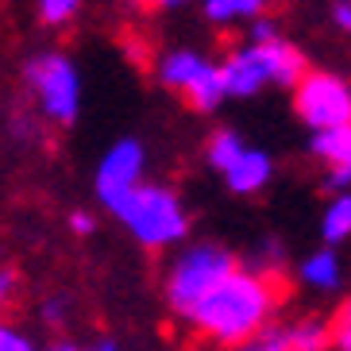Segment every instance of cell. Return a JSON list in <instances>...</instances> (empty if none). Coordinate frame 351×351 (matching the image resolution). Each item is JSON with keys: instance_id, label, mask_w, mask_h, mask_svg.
<instances>
[{"instance_id": "29", "label": "cell", "mask_w": 351, "mask_h": 351, "mask_svg": "<svg viewBox=\"0 0 351 351\" xmlns=\"http://www.w3.org/2000/svg\"><path fill=\"white\" fill-rule=\"evenodd\" d=\"M286 351H298V348H286Z\"/></svg>"}, {"instance_id": "22", "label": "cell", "mask_w": 351, "mask_h": 351, "mask_svg": "<svg viewBox=\"0 0 351 351\" xmlns=\"http://www.w3.org/2000/svg\"><path fill=\"white\" fill-rule=\"evenodd\" d=\"M274 35H278V27H274V20H263V12H258V16H251V43L274 39Z\"/></svg>"}, {"instance_id": "13", "label": "cell", "mask_w": 351, "mask_h": 351, "mask_svg": "<svg viewBox=\"0 0 351 351\" xmlns=\"http://www.w3.org/2000/svg\"><path fill=\"white\" fill-rule=\"evenodd\" d=\"M320 239L328 247H340L343 239H351V193L348 189H340L328 201V208L320 213Z\"/></svg>"}, {"instance_id": "5", "label": "cell", "mask_w": 351, "mask_h": 351, "mask_svg": "<svg viewBox=\"0 0 351 351\" xmlns=\"http://www.w3.org/2000/svg\"><path fill=\"white\" fill-rule=\"evenodd\" d=\"M293 104H298L301 124L309 132H324V128H340L351 120V85L336 73L305 70L293 82Z\"/></svg>"}, {"instance_id": "15", "label": "cell", "mask_w": 351, "mask_h": 351, "mask_svg": "<svg viewBox=\"0 0 351 351\" xmlns=\"http://www.w3.org/2000/svg\"><path fill=\"white\" fill-rule=\"evenodd\" d=\"M289 348V332H286V324H263L258 332H251L243 343H236L232 351H286Z\"/></svg>"}, {"instance_id": "6", "label": "cell", "mask_w": 351, "mask_h": 351, "mask_svg": "<svg viewBox=\"0 0 351 351\" xmlns=\"http://www.w3.org/2000/svg\"><path fill=\"white\" fill-rule=\"evenodd\" d=\"M158 77H162L166 89L182 93L197 112H213L224 101V77H220V66L208 62L205 54L197 51H170L158 62Z\"/></svg>"}, {"instance_id": "20", "label": "cell", "mask_w": 351, "mask_h": 351, "mask_svg": "<svg viewBox=\"0 0 351 351\" xmlns=\"http://www.w3.org/2000/svg\"><path fill=\"white\" fill-rule=\"evenodd\" d=\"M0 351H39V348H35V340L23 328H16V324H4V320H0Z\"/></svg>"}, {"instance_id": "14", "label": "cell", "mask_w": 351, "mask_h": 351, "mask_svg": "<svg viewBox=\"0 0 351 351\" xmlns=\"http://www.w3.org/2000/svg\"><path fill=\"white\" fill-rule=\"evenodd\" d=\"M267 8V0H205V16L213 23H236V20H251Z\"/></svg>"}, {"instance_id": "16", "label": "cell", "mask_w": 351, "mask_h": 351, "mask_svg": "<svg viewBox=\"0 0 351 351\" xmlns=\"http://www.w3.org/2000/svg\"><path fill=\"white\" fill-rule=\"evenodd\" d=\"M286 332H289V348H298V351H324L328 348V328L317 324V320L286 324Z\"/></svg>"}, {"instance_id": "27", "label": "cell", "mask_w": 351, "mask_h": 351, "mask_svg": "<svg viewBox=\"0 0 351 351\" xmlns=\"http://www.w3.org/2000/svg\"><path fill=\"white\" fill-rule=\"evenodd\" d=\"M89 351H120V348H116L112 340H101V343H93V348H89Z\"/></svg>"}, {"instance_id": "17", "label": "cell", "mask_w": 351, "mask_h": 351, "mask_svg": "<svg viewBox=\"0 0 351 351\" xmlns=\"http://www.w3.org/2000/svg\"><path fill=\"white\" fill-rule=\"evenodd\" d=\"M243 147H247V143H243L236 132H217L213 139H208V162H213V170H224V166L232 162Z\"/></svg>"}, {"instance_id": "18", "label": "cell", "mask_w": 351, "mask_h": 351, "mask_svg": "<svg viewBox=\"0 0 351 351\" xmlns=\"http://www.w3.org/2000/svg\"><path fill=\"white\" fill-rule=\"evenodd\" d=\"M77 8H82V0H39V20L51 23V27H58V23L73 20Z\"/></svg>"}, {"instance_id": "26", "label": "cell", "mask_w": 351, "mask_h": 351, "mask_svg": "<svg viewBox=\"0 0 351 351\" xmlns=\"http://www.w3.org/2000/svg\"><path fill=\"white\" fill-rule=\"evenodd\" d=\"M43 351H85V348H77V343H70V340H54L51 348H43Z\"/></svg>"}, {"instance_id": "7", "label": "cell", "mask_w": 351, "mask_h": 351, "mask_svg": "<svg viewBox=\"0 0 351 351\" xmlns=\"http://www.w3.org/2000/svg\"><path fill=\"white\" fill-rule=\"evenodd\" d=\"M143 158H147V151L139 139H120V143H112L104 151L101 166L93 174L97 197L104 201V208H112L128 189L143 182Z\"/></svg>"}, {"instance_id": "24", "label": "cell", "mask_w": 351, "mask_h": 351, "mask_svg": "<svg viewBox=\"0 0 351 351\" xmlns=\"http://www.w3.org/2000/svg\"><path fill=\"white\" fill-rule=\"evenodd\" d=\"M12 293H16V274H12L8 267H0V313H4V305L12 301Z\"/></svg>"}, {"instance_id": "25", "label": "cell", "mask_w": 351, "mask_h": 351, "mask_svg": "<svg viewBox=\"0 0 351 351\" xmlns=\"http://www.w3.org/2000/svg\"><path fill=\"white\" fill-rule=\"evenodd\" d=\"M336 23H340L343 32H351V0H343V4H336Z\"/></svg>"}, {"instance_id": "9", "label": "cell", "mask_w": 351, "mask_h": 351, "mask_svg": "<svg viewBox=\"0 0 351 351\" xmlns=\"http://www.w3.org/2000/svg\"><path fill=\"white\" fill-rule=\"evenodd\" d=\"M228 182V189L239 197H251L258 193V189H267V182L274 178V162H270L267 151H255V147H243L232 162L220 170Z\"/></svg>"}, {"instance_id": "23", "label": "cell", "mask_w": 351, "mask_h": 351, "mask_svg": "<svg viewBox=\"0 0 351 351\" xmlns=\"http://www.w3.org/2000/svg\"><path fill=\"white\" fill-rule=\"evenodd\" d=\"M70 232H73V236H93V232H97V220L89 217V213H82V208H77V213L70 217Z\"/></svg>"}, {"instance_id": "8", "label": "cell", "mask_w": 351, "mask_h": 351, "mask_svg": "<svg viewBox=\"0 0 351 351\" xmlns=\"http://www.w3.org/2000/svg\"><path fill=\"white\" fill-rule=\"evenodd\" d=\"M309 151L328 166V189H348L351 186V120L340 128H324L313 132Z\"/></svg>"}, {"instance_id": "4", "label": "cell", "mask_w": 351, "mask_h": 351, "mask_svg": "<svg viewBox=\"0 0 351 351\" xmlns=\"http://www.w3.org/2000/svg\"><path fill=\"white\" fill-rule=\"evenodd\" d=\"M27 85L43 116L54 124H73L82 112V77L66 54H39L27 62Z\"/></svg>"}, {"instance_id": "12", "label": "cell", "mask_w": 351, "mask_h": 351, "mask_svg": "<svg viewBox=\"0 0 351 351\" xmlns=\"http://www.w3.org/2000/svg\"><path fill=\"white\" fill-rule=\"evenodd\" d=\"M301 282L313 289H336L343 282V263L332 247L324 251H313L305 263H301Z\"/></svg>"}, {"instance_id": "10", "label": "cell", "mask_w": 351, "mask_h": 351, "mask_svg": "<svg viewBox=\"0 0 351 351\" xmlns=\"http://www.w3.org/2000/svg\"><path fill=\"white\" fill-rule=\"evenodd\" d=\"M220 77H224V93L228 97H255L263 85H267V73H263V62L255 54V43L247 47H236L220 62Z\"/></svg>"}, {"instance_id": "19", "label": "cell", "mask_w": 351, "mask_h": 351, "mask_svg": "<svg viewBox=\"0 0 351 351\" xmlns=\"http://www.w3.org/2000/svg\"><path fill=\"white\" fill-rule=\"evenodd\" d=\"M328 343H332L336 351H351V298L343 301L340 317H336V324H332V332H328Z\"/></svg>"}, {"instance_id": "28", "label": "cell", "mask_w": 351, "mask_h": 351, "mask_svg": "<svg viewBox=\"0 0 351 351\" xmlns=\"http://www.w3.org/2000/svg\"><path fill=\"white\" fill-rule=\"evenodd\" d=\"M151 4H158V8H174V4H182V0H151Z\"/></svg>"}, {"instance_id": "11", "label": "cell", "mask_w": 351, "mask_h": 351, "mask_svg": "<svg viewBox=\"0 0 351 351\" xmlns=\"http://www.w3.org/2000/svg\"><path fill=\"white\" fill-rule=\"evenodd\" d=\"M255 54H258V62H263L267 85H293V82L301 77V73L309 70L298 47H289V43H286V39H278V35H274V39L255 43Z\"/></svg>"}, {"instance_id": "2", "label": "cell", "mask_w": 351, "mask_h": 351, "mask_svg": "<svg viewBox=\"0 0 351 351\" xmlns=\"http://www.w3.org/2000/svg\"><path fill=\"white\" fill-rule=\"evenodd\" d=\"M112 213H116V220L151 251L174 247V243H182L186 232H189L186 205L178 201V193L166 189V186H151V182L132 186L112 205Z\"/></svg>"}, {"instance_id": "3", "label": "cell", "mask_w": 351, "mask_h": 351, "mask_svg": "<svg viewBox=\"0 0 351 351\" xmlns=\"http://www.w3.org/2000/svg\"><path fill=\"white\" fill-rule=\"evenodd\" d=\"M232 267H236L232 251L217 247V243H197V247L182 251V255L174 258V267H170V274H166V301H170V309L189 317V309H193L197 301L205 298Z\"/></svg>"}, {"instance_id": "1", "label": "cell", "mask_w": 351, "mask_h": 351, "mask_svg": "<svg viewBox=\"0 0 351 351\" xmlns=\"http://www.w3.org/2000/svg\"><path fill=\"white\" fill-rule=\"evenodd\" d=\"M278 301H282V286L270 274L232 267L189 309V320H193V328L205 340L220 343V348H236V343L247 340L251 332H258L267 324L270 313L278 309Z\"/></svg>"}, {"instance_id": "21", "label": "cell", "mask_w": 351, "mask_h": 351, "mask_svg": "<svg viewBox=\"0 0 351 351\" xmlns=\"http://www.w3.org/2000/svg\"><path fill=\"white\" fill-rule=\"evenodd\" d=\"M39 313H43L47 324H62V320L70 317V301H66V298H47L39 305Z\"/></svg>"}]
</instances>
